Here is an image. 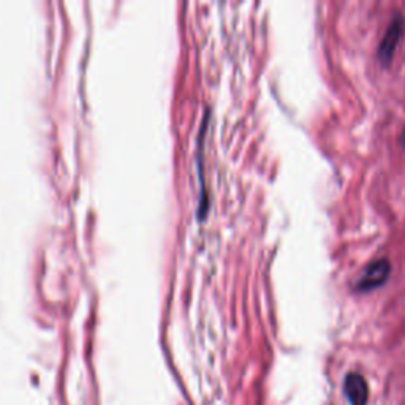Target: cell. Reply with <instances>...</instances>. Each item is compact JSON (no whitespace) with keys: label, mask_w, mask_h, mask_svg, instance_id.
Instances as JSON below:
<instances>
[{"label":"cell","mask_w":405,"mask_h":405,"mask_svg":"<svg viewBox=\"0 0 405 405\" xmlns=\"http://www.w3.org/2000/svg\"><path fill=\"white\" fill-rule=\"evenodd\" d=\"M405 32V21L402 15H396L392 18L388 29L383 35L382 41L377 48V58L380 60V64L388 67L391 64V60L394 59L396 49L399 46V43L402 40V35Z\"/></svg>","instance_id":"6da1fadb"},{"label":"cell","mask_w":405,"mask_h":405,"mask_svg":"<svg viewBox=\"0 0 405 405\" xmlns=\"http://www.w3.org/2000/svg\"><path fill=\"white\" fill-rule=\"evenodd\" d=\"M391 274V263L388 260H376L366 266L363 276L359 277L357 284L358 291H371L373 288H378L388 280Z\"/></svg>","instance_id":"7a4b0ae2"},{"label":"cell","mask_w":405,"mask_h":405,"mask_svg":"<svg viewBox=\"0 0 405 405\" xmlns=\"http://www.w3.org/2000/svg\"><path fill=\"white\" fill-rule=\"evenodd\" d=\"M344 392L350 405H367L369 401V386L359 373H348L344 380Z\"/></svg>","instance_id":"3957f363"},{"label":"cell","mask_w":405,"mask_h":405,"mask_svg":"<svg viewBox=\"0 0 405 405\" xmlns=\"http://www.w3.org/2000/svg\"><path fill=\"white\" fill-rule=\"evenodd\" d=\"M404 145H405V128H404Z\"/></svg>","instance_id":"277c9868"}]
</instances>
